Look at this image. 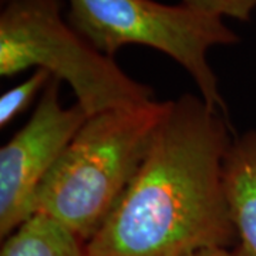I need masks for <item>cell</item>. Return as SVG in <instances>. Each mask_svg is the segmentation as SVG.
<instances>
[{
    "label": "cell",
    "instance_id": "1",
    "mask_svg": "<svg viewBox=\"0 0 256 256\" xmlns=\"http://www.w3.org/2000/svg\"><path fill=\"white\" fill-rule=\"evenodd\" d=\"M234 138L228 116L201 96L171 100L150 152L100 230L90 256H186L239 236L224 188Z\"/></svg>",
    "mask_w": 256,
    "mask_h": 256
},
{
    "label": "cell",
    "instance_id": "2",
    "mask_svg": "<svg viewBox=\"0 0 256 256\" xmlns=\"http://www.w3.org/2000/svg\"><path fill=\"white\" fill-rule=\"evenodd\" d=\"M170 104L151 100L88 117L38 186L33 215L53 218L87 244L140 171Z\"/></svg>",
    "mask_w": 256,
    "mask_h": 256
},
{
    "label": "cell",
    "instance_id": "3",
    "mask_svg": "<svg viewBox=\"0 0 256 256\" xmlns=\"http://www.w3.org/2000/svg\"><path fill=\"white\" fill-rule=\"evenodd\" d=\"M43 68L67 82L88 117L154 100L150 86L130 77L62 18L60 0H12L0 13V76Z\"/></svg>",
    "mask_w": 256,
    "mask_h": 256
},
{
    "label": "cell",
    "instance_id": "4",
    "mask_svg": "<svg viewBox=\"0 0 256 256\" xmlns=\"http://www.w3.org/2000/svg\"><path fill=\"white\" fill-rule=\"evenodd\" d=\"M67 22L101 53L114 57L126 46L158 50L180 64L206 104L226 114L218 77L208 63L215 46H232L238 34L222 18L186 4L156 0H68Z\"/></svg>",
    "mask_w": 256,
    "mask_h": 256
},
{
    "label": "cell",
    "instance_id": "5",
    "mask_svg": "<svg viewBox=\"0 0 256 256\" xmlns=\"http://www.w3.org/2000/svg\"><path fill=\"white\" fill-rule=\"evenodd\" d=\"M56 77L38 97L28 121L0 150V238L33 216L38 186L88 118L80 104L64 107Z\"/></svg>",
    "mask_w": 256,
    "mask_h": 256
},
{
    "label": "cell",
    "instance_id": "6",
    "mask_svg": "<svg viewBox=\"0 0 256 256\" xmlns=\"http://www.w3.org/2000/svg\"><path fill=\"white\" fill-rule=\"evenodd\" d=\"M224 188L239 242L256 255V130L232 140L224 162Z\"/></svg>",
    "mask_w": 256,
    "mask_h": 256
},
{
    "label": "cell",
    "instance_id": "7",
    "mask_svg": "<svg viewBox=\"0 0 256 256\" xmlns=\"http://www.w3.org/2000/svg\"><path fill=\"white\" fill-rule=\"evenodd\" d=\"M0 256H90L87 244L50 216L36 214L3 239Z\"/></svg>",
    "mask_w": 256,
    "mask_h": 256
},
{
    "label": "cell",
    "instance_id": "8",
    "mask_svg": "<svg viewBox=\"0 0 256 256\" xmlns=\"http://www.w3.org/2000/svg\"><path fill=\"white\" fill-rule=\"evenodd\" d=\"M52 74L43 68H36L26 80L4 92L0 97V128H6L14 118L32 106L52 80Z\"/></svg>",
    "mask_w": 256,
    "mask_h": 256
},
{
    "label": "cell",
    "instance_id": "9",
    "mask_svg": "<svg viewBox=\"0 0 256 256\" xmlns=\"http://www.w3.org/2000/svg\"><path fill=\"white\" fill-rule=\"evenodd\" d=\"M184 4L218 18L248 22L256 9V0H182Z\"/></svg>",
    "mask_w": 256,
    "mask_h": 256
},
{
    "label": "cell",
    "instance_id": "10",
    "mask_svg": "<svg viewBox=\"0 0 256 256\" xmlns=\"http://www.w3.org/2000/svg\"><path fill=\"white\" fill-rule=\"evenodd\" d=\"M186 256H256L246 245L240 244L230 248H210V249H202L198 252H194L191 255Z\"/></svg>",
    "mask_w": 256,
    "mask_h": 256
},
{
    "label": "cell",
    "instance_id": "11",
    "mask_svg": "<svg viewBox=\"0 0 256 256\" xmlns=\"http://www.w3.org/2000/svg\"><path fill=\"white\" fill-rule=\"evenodd\" d=\"M9 2H12V0H2V4H3V6H4V4H8V3H9Z\"/></svg>",
    "mask_w": 256,
    "mask_h": 256
}]
</instances>
